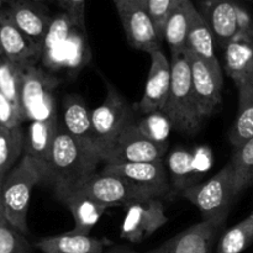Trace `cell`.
<instances>
[{"instance_id":"cell-1","label":"cell","mask_w":253,"mask_h":253,"mask_svg":"<svg viewBox=\"0 0 253 253\" xmlns=\"http://www.w3.org/2000/svg\"><path fill=\"white\" fill-rule=\"evenodd\" d=\"M100 162L101 158L72 137L59 120L46 179L53 185L56 195L81 187L95 174Z\"/></svg>"},{"instance_id":"cell-2","label":"cell","mask_w":253,"mask_h":253,"mask_svg":"<svg viewBox=\"0 0 253 253\" xmlns=\"http://www.w3.org/2000/svg\"><path fill=\"white\" fill-rule=\"evenodd\" d=\"M172 82L163 108L173 128L183 133H194L199 128L200 118L192 84V72L187 51L174 52L170 57Z\"/></svg>"},{"instance_id":"cell-3","label":"cell","mask_w":253,"mask_h":253,"mask_svg":"<svg viewBox=\"0 0 253 253\" xmlns=\"http://www.w3.org/2000/svg\"><path fill=\"white\" fill-rule=\"evenodd\" d=\"M43 182L41 173L29 156L24 155L19 163L7 173L2 184L5 220L10 226L26 236L29 234L27 212L34 188Z\"/></svg>"},{"instance_id":"cell-4","label":"cell","mask_w":253,"mask_h":253,"mask_svg":"<svg viewBox=\"0 0 253 253\" xmlns=\"http://www.w3.org/2000/svg\"><path fill=\"white\" fill-rule=\"evenodd\" d=\"M136 121L135 106L131 105L111 84H106L105 99L91 110L94 138L101 161L115 146L121 133Z\"/></svg>"},{"instance_id":"cell-5","label":"cell","mask_w":253,"mask_h":253,"mask_svg":"<svg viewBox=\"0 0 253 253\" xmlns=\"http://www.w3.org/2000/svg\"><path fill=\"white\" fill-rule=\"evenodd\" d=\"M182 195L197 207L203 221L227 220L230 208L239 197L231 161L207 182L185 188Z\"/></svg>"},{"instance_id":"cell-6","label":"cell","mask_w":253,"mask_h":253,"mask_svg":"<svg viewBox=\"0 0 253 253\" xmlns=\"http://www.w3.org/2000/svg\"><path fill=\"white\" fill-rule=\"evenodd\" d=\"M58 78L36 66L24 67L20 106L25 120L48 121L58 118L56 103Z\"/></svg>"},{"instance_id":"cell-7","label":"cell","mask_w":253,"mask_h":253,"mask_svg":"<svg viewBox=\"0 0 253 253\" xmlns=\"http://www.w3.org/2000/svg\"><path fill=\"white\" fill-rule=\"evenodd\" d=\"M126 39L133 48L147 52L161 49L162 36L147 10L137 0H114Z\"/></svg>"},{"instance_id":"cell-8","label":"cell","mask_w":253,"mask_h":253,"mask_svg":"<svg viewBox=\"0 0 253 253\" xmlns=\"http://www.w3.org/2000/svg\"><path fill=\"white\" fill-rule=\"evenodd\" d=\"M125 217L121 225L120 237L138 244L155 234L168 222L165 207L158 198L135 200L124 207Z\"/></svg>"},{"instance_id":"cell-9","label":"cell","mask_w":253,"mask_h":253,"mask_svg":"<svg viewBox=\"0 0 253 253\" xmlns=\"http://www.w3.org/2000/svg\"><path fill=\"white\" fill-rule=\"evenodd\" d=\"M226 220L200 221L146 253H216Z\"/></svg>"},{"instance_id":"cell-10","label":"cell","mask_w":253,"mask_h":253,"mask_svg":"<svg viewBox=\"0 0 253 253\" xmlns=\"http://www.w3.org/2000/svg\"><path fill=\"white\" fill-rule=\"evenodd\" d=\"M168 143H157L140 131L137 121L131 124L103 157L105 163H140L163 161Z\"/></svg>"},{"instance_id":"cell-11","label":"cell","mask_w":253,"mask_h":253,"mask_svg":"<svg viewBox=\"0 0 253 253\" xmlns=\"http://www.w3.org/2000/svg\"><path fill=\"white\" fill-rule=\"evenodd\" d=\"M76 190H81L108 209L118 205L125 207L126 204L135 200L153 198L138 188L133 187L124 178L104 169L99 173L96 172Z\"/></svg>"},{"instance_id":"cell-12","label":"cell","mask_w":253,"mask_h":253,"mask_svg":"<svg viewBox=\"0 0 253 253\" xmlns=\"http://www.w3.org/2000/svg\"><path fill=\"white\" fill-rule=\"evenodd\" d=\"M124 178L126 182L153 198H165L169 193V182L163 161L140 163H105L103 168Z\"/></svg>"},{"instance_id":"cell-13","label":"cell","mask_w":253,"mask_h":253,"mask_svg":"<svg viewBox=\"0 0 253 253\" xmlns=\"http://www.w3.org/2000/svg\"><path fill=\"white\" fill-rule=\"evenodd\" d=\"M197 9L222 48L241 32L242 4L239 0H199Z\"/></svg>"},{"instance_id":"cell-14","label":"cell","mask_w":253,"mask_h":253,"mask_svg":"<svg viewBox=\"0 0 253 253\" xmlns=\"http://www.w3.org/2000/svg\"><path fill=\"white\" fill-rule=\"evenodd\" d=\"M192 72V84L199 115L203 120L215 113L222 101L224 77L199 57L187 52Z\"/></svg>"},{"instance_id":"cell-15","label":"cell","mask_w":253,"mask_h":253,"mask_svg":"<svg viewBox=\"0 0 253 253\" xmlns=\"http://www.w3.org/2000/svg\"><path fill=\"white\" fill-rule=\"evenodd\" d=\"M151 67L146 81L142 98L135 109L140 113L150 114L163 110L168 99L172 82V66L170 61L161 49L150 53Z\"/></svg>"},{"instance_id":"cell-16","label":"cell","mask_w":253,"mask_h":253,"mask_svg":"<svg viewBox=\"0 0 253 253\" xmlns=\"http://www.w3.org/2000/svg\"><path fill=\"white\" fill-rule=\"evenodd\" d=\"M0 57L21 67L35 66L42 57V48L30 40L0 7Z\"/></svg>"},{"instance_id":"cell-17","label":"cell","mask_w":253,"mask_h":253,"mask_svg":"<svg viewBox=\"0 0 253 253\" xmlns=\"http://www.w3.org/2000/svg\"><path fill=\"white\" fill-rule=\"evenodd\" d=\"M2 7L6 10L11 21L42 48L53 20L42 2L34 0H7Z\"/></svg>"},{"instance_id":"cell-18","label":"cell","mask_w":253,"mask_h":253,"mask_svg":"<svg viewBox=\"0 0 253 253\" xmlns=\"http://www.w3.org/2000/svg\"><path fill=\"white\" fill-rule=\"evenodd\" d=\"M62 126L73 138H76L84 148L99 155L91 123V110L78 94L64 96L62 103Z\"/></svg>"},{"instance_id":"cell-19","label":"cell","mask_w":253,"mask_h":253,"mask_svg":"<svg viewBox=\"0 0 253 253\" xmlns=\"http://www.w3.org/2000/svg\"><path fill=\"white\" fill-rule=\"evenodd\" d=\"M59 118L48 121H31L25 137L24 155L29 156L41 173L43 182L48 174L52 147Z\"/></svg>"},{"instance_id":"cell-20","label":"cell","mask_w":253,"mask_h":253,"mask_svg":"<svg viewBox=\"0 0 253 253\" xmlns=\"http://www.w3.org/2000/svg\"><path fill=\"white\" fill-rule=\"evenodd\" d=\"M225 68L236 84L253 85V39L246 35H237L225 46Z\"/></svg>"},{"instance_id":"cell-21","label":"cell","mask_w":253,"mask_h":253,"mask_svg":"<svg viewBox=\"0 0 253 253\" xmlns=\"http://www.w3.org/2000/svg\"><path fill=\"white\" fill-rule=\"evenodd\" d=\"M57 198L66 205L73 216L74 227L72 231L78 234L90 235L91 230L108 210V208L91 199L81 190L61 193L57 194Z\"/></svg>"},{"instance_id":"cell-22","label":"cell","mask_w":253,"mask_h":253,"mask_svg":"<svg viewBox=\"0 0 253 253\" xmlns=\"http://www.w3.org/2000/svg\"><path fill=\"white\" fill-rule=\"evenodd\" d=\"M195 5L192 0H178L168 14L162 29V39L167 42L170 53L185 51L188 32Z\"/></svg>"},{"instance_id":"cell-23","label":"cell","mask_w":253,"mask_h":253,"mask_svg":"<svg viewBox=\"0 0 253 253\" xmlns=\"http://www.w3.org/2000/svg\"><path fill=\"white\" fill-rule=\"evenodd\" d=\"M36 247L41 253H103L105 240L69 231L42 237L36 242Z\"/></svg>"},{"instance_id":"cell-24","label":"cell","mask_w":253,"mask_h":253,"mask_svg":"<svg viewBox=\"0 0 253 253\" xmlns=\"http://www.w3.org/2000/svg\"><path fill=\"white\" fill-rule=\"evenodd\" d=\"M215 39L211 30L195 7L188 32L185 51L207 62L214 71L222 72L220 62L215 54Z\"/></svg>"},{"instance_id":"cell-25","label":"cell","mask_w":253,"mask_h":253,"mask_svg":"<svg viewBox=\"0 0 253 253\" xmlns=\"http://www.w3.org/2000/svg\"><path fill=\"white\" fill-rule=\"evenodd\" d=\"M239 90V106L236 119L229 132L234 148L253 137V85H242Z\"/></svg>"},{"instance_id":"cell-26","label":"cell","mask_w":253,"mask_h":253,"mask_svg":"<svg viewBox=\"0 0 253 253\" xmlns=\"http://www.w3.org/2000/svg\"><path fill=\"white\" fill-rule=\"evenodd\" d=\"M24 148L25 136L21 126H0V178L6 177L16 166Z\"/></svg>"},{"instance_id":"cell-27","label":"cell","mask_w":253,"mask_h":253,"mask_svg":"<svg viewBox=\"0 0 253 253\" xmlns=\"http://www.w3.org/2000/svg\"><path fill=\"white\" fill-rule=\"evenodd\" d=\"M253 244V212L220 236L216 253H241Z\"/></svg>"},{"instance_id":"cell-28","label":"cell","mask_w":253,"mask_h":253,"mask_svg":"<svg viewBox=\"0 0 253 253\" xmlns=\"http://www.w3.org/2000/svg\"><path fill=\"white\" fill-rule=\"evenodd\" d=\"M231 163L234 166L236 192L240 195L253 183V137L235 148Z\"/></svg>"},{"instance_id":"cell-29","label":"cell","mask_w":253,"mask_h":253,"mask_svg":"<svg viewBox=\"0 0 253 253\" xmlns=\"http://www.w3.org/2000/svg\"><path fill=\"white\" fill-rule=\"evenodd\" d=\"M24 67L11 63L0 57V91L10 99L15 105L20 106V91ZM22 113V111H21Z\"/></svg>"},{"instance_id":"cell-30","label":"cell","mask_w":253,"mask_h":253,"mask_svg":"<svg viewBox=\"0 0 253 253\" xmlns=\"http://www.w3.org/2000/svg\"><path fill=\"white\" fill-rule=\"evenodd\" d=\"M137 126L146 137L157 143H167V138L173 128L169 118L163 110L146 114L145 118L137 121Z\"/></svg>"},{"instance_id":"cell-31","label":"cell","mask_w":253,"mask_h":253,"mask_svg":"<svg viewBox=\"0 0 253 253\" xmlns=\"http://www.w3.org/2000/svg\"><path fill=\"white\" fill-rule=\"evenodd\" d=\"M0 253H32L25 235L10 226L6 220L0 221Z\"/></svg>"},{"instance_id":"cell-32","label":"cell","mask_w":253,"mask_h":253,"mask_svg":"<svg viewBox=\"0 0 253 253\" xmlns=\"http://www.w3.org/2000/svg\"><path fill=\"white\" fill-rule=\"evenodd\" d=\"M169 170L175 188L179 187L180 192L187 188L185 180L192 173V156L183 150L174 151L169 156Z\"/></svg>"},{"instance_id":"cell-33","label":"cell","mask_w":253,"mask_h":253,"mask_svg":"<svg viewBox=\"0 0 253 253\" xmlns=\"http://www.w3.org/2000/svg\"><path fill=\"white\" fill-rule=\"evenodd\" d=\"M177 1L178 0H141V4L145 6V9L155 21L161 36H162V29L166 19Z\"/></svg>"},{"instance_id":"cell-34","label":"cell","mask_w":253,"mask_h":253,"mask_svg":"<svg viewBox=\"0 0 253 253\" xmlns=\"http://www.w3.org/2000/svg\"><path fill=\"white\" fill-rule=\"evenodd\" d=\"M24 115L17 105H15L7 96L0 91V126L14 127L21 126Z\"/></svg>"},{"instance_id":"cell-35","label":"cell","mask_w":253,"mask_h":253,"mask_svg":"<svg viewBox=\"0 0 253 253\" xmlns=\"http://www.w3.org/2000/svg\"><path fill=\"white\" fill-rule=\"evenodd\" d=\"M62 9L77 29L85 30V0H63Z\"/></svg>"},{"instance_id":"cell-36","label":"cell","mask_w":253,"mask_h":253,"mask_svg":"<svg viewBox=\"0 0 253 253\" xmlns=\"http://www.w3.org/2000/svg\"><path fill=\"white\" fill-rule=\"evenodd\" d=\"M5 178H0V221L5 220L4 214V200H2V184H4Z\"/></svg>"},{"instance_id":"cell-37","label":"cell","mask_w":253,"mask_h":253,"mask_svg":"<svg viewBox=\"0 0 253 253\" xmlns=\"http://www.w3.org/2000/svg\"><path fill=\"white\" fill-rule=\"evenodd\" d=\"M103 253H138L131 249H126V247H116V249L109 250V251L103 252Z\"/></svg>"},{"instance_id":"cell-38","label":"cell","mask_w":253,"mask_h":253,"mask_svg":"<svg viewBox=\"0 0 253 253\" xmlns=\"http://www.w3.org/2000/svg\"><path fill=\"white\" fill-rule=\"evenodd\" d=\"M6 1H7V0H0V7L4 6V5L6 4Z\"/></svg>"},{"instance_id":"cell-39","label":"cell","mask_w":253,"mask_h":253,"mask_svg":"<svg viewBox=\"0 0 253 253\" xmlns=\"http://www.w3.org/2000/svg\"><path fill=\"white\" fill-rule=\"evenodd\" d=\"M239 1H245V2H249V4L253 5V0H239Z\"/></svg>"},{"instance_id":"cell-40","label":"cell","mask_w":253,"mask_h":253,"mask_svg":"<svg viewBox=\"0 0 253 253\" xmlns=\"http://www.w3.org/2000/svg\"><path fill=\"white\" fill-rule=\"evenodd\" d=\"M54 1L58 2V5H59V6H61V7H62V5H63V0H54Z\"/></svg>"},{"instance_id":"cell-41","label":"cell","mask_w":253,"mask_h":253,"mask_svg":"<svg viewBox=\"0 0 253 253\" xmlns=\"http://www.w3.org/2000/svg\"><path fill=\"white\" fill-rule=\"evenodd\" d=\"M34 1H37V2H43L44 0H34Z\"/></svg>"},{"instance_id":"cell-42","label":"cell","mask_w":253,"mask_h":253,"mask_svg":"<svg viewBox=\"0 0 253 253\" xmlns=\"http://www.w3.org/2000/svg\"><path fill=\"white\" fill-rule=\"evenodd\" d=\"M137 1H140V2H141V0H137Z\"/></svg>"}]
</instances>
